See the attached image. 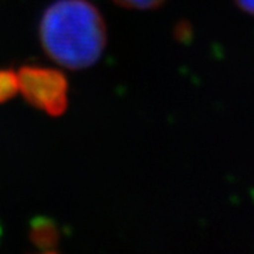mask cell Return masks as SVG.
<instances>
[{"label":"cell","mask_w":254,"mask_h":254,"mask_svg":"<svg viewBox=\"0 0 254 254\" xmlns=\"http://www.w3.org/2000/svg\"><path fill=\"white\" fill-rule=\"evenodd\" d=\"M17 92V73L11 69H0V103L10 100Z\"/></svg>","instance_id":"obj_3"},{"label":"cell","mask_w":254,"mask_h":254,"mask_svg":"<svg viewBox=\"0 0 254 254\" xmlns=\"http://www.w3.org/2000/svg\"><path fill=\"white\" fill-rule=\"evenodd\" d=\"M33 239L37 245L40 246H51L57 242V233L51 227L50 223L40 222L34 229H33Z\"/></svg>","instance_id":"obj_4"},{"label":"cell","mask_w":254,"mask_h":254,"mask_svg":"<svg viewBox=\"0 0 254 254\" xmlns=\"http://www.w3.org/2000/svg\"><path fill=\"white\" fill-rule=\"evenodd\" d=\"M120 6L130 9H153L163 3L164 0H115Z\"/></svg>","instance_id":"obj_5"},{"label":"cell","mask_w":254,"mask_h":254,"mask_svg":"<svg viewBox=\"0 0 254 254\" xmlns=\"http://www.w3.org/2000/svg\"><path fill=\"white\" fill-rule=\"evenodd\" d=\"M41 43L55 63L71 69L91 66L106 44V28L88 0H60L41 20Z\"/></svg>","instance_id":"obj_1"},{"label":"cell","mask_w":254,"mask_h":254,"mask_svg":"<svg viewBox=\"0 0 254 254\" xmlns=\"http://www.w3.org/2000/svg\"><path fill=\"white\" fill-rule=\"evenodd\" d=\"M18 91L30 105L50 116H61L68 106V82L63 73L44 66H23Z\"/></svg>","instance_id":"obj_2"},{"label":"cell","mask_w":254,"mask_h":254,"mask_svg":"<svg viewBox=\"0 0 254 254\" xmlns=\"http://www.w3.org/2000/svg\"><path fill=\"white\" fill-rule=\"evenodd\" d=\"M236 3L245 11L254 14V0H236Z\"/></svg>","instance_id":"obj_6"}]
</instances>
